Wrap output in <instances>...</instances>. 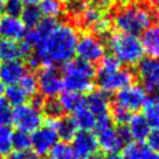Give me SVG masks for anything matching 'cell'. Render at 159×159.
Instances as JSON below:
<instances>
[{
  "instance_id": "1",
  "label": "cell",
  "mask_w": 159,
  "mask_h": 159,
  "mask_svg": "<svg viewBox=\"0 0 159 159\" xmlns=\"http://www.w3.org/2000/svg\"><path fill=\"white\" fill-rule=\"evenodd\" d=\"M77 30L69 22H56V25L35 46L28 57L32 68L40 66L65 65L73 60L77 43Z\"/></svg>"
},
{
  "instance_id": "2",
  "label": "cell",
  "mask_w": 159,
  "mask_h": 159,
  "mask_svg": "<svg viewBox=\"0 0 159 159\" xmlns=\"http://www.w3.org/2000/svg\"><path fill=\"white\" fill-rule=\"evenodd\" d=\"M111 22L119 33L138 36L151 25L159 22V13L148 4L131 1L115 11Z\"/></svg>"
},
{
  "instance_id": "3",
  "label": "cell",
  "mask_w": 159,
  "mask_h": 159,
  "mask_svg": "<svg viewBox=\"0 0 159 159\" xmlns=\"http://www.w3.org/2000/svg\"><path fill=\"white\" fill-rule=\"evenodd\" d=\"M62 85L67 91L77 94H84L91 91L96 80V69L94 65L84 62L82 60H70L63 65Z\"/></svg>"
},
{
  "instance_id": "4",
  "label": "cell",
  "mask_w": 159,
  "mask_h": 159,
  "mask_svg": "<svg viewBox=\"0 0 159 159\" xmlns=\"http://www.w3.org/2000/svg\"><path fill=\"white\" fill-rule=\"evenodd\" d=\"M107 43L109 47L111 55L120 62V65L126 67H134L144 59V50L140 43V40L136 35L115 33L108 36Z\"/></svg>"
},
{
  "instance_id": "5",
  "label": "cell",
  "mask_w": 159,
  "mask_h": 159,
  "mask_svg": "<svg viewBox=\"0 0 159 159\" xmlns=\"http://www.w3.org/2000/svg\"><path fill=\"white\" fill-rule=\"evenodd\" d=\"M95 136L98 148L109 156L117 154L125 146L117 128L112 126V122L109 116L96 118Z\"/></svg>"
},
{
  "instance_id": "6",
  "label": "cell",
  "mask_w": 159,
  "mask_h": 159,
  "mask_svg": "<svg viewBox=\"0 0 159 159\" xmlns=\"http://www.w3.org/2000/svg\"><path fill=\"white\" fill-rule=\"evenodd\" d=\"M105 54L104 41L93 33H83L79 36L75 55L79 60L94 65Z\"/></svg>"
},
{
  "instance_id": "7",
  "label": "cell",
  "mask_w": 159,
  "mask_h": 159,
  "mask_svg": "<svg viewBox=\"0 0 159 159\" xmlns=\"http://www.w3.org/2000/svg\"><path fill=\"white\" fill-rule=\"evenodd\" d=\"M12 123L16 130L32 134L43 124V112L32 103H25L13 109Z\"/></svg>"
},
{
  "instance_id": "8",
  "label": "cell",
  "mask_w": 159,
  "mask_h": 159,
  "mask_svg": "<svg viewBox=\"0 0 159 159\" xmlns=\"http://www.w3.org/2000/svg\"><path fill=\"white\" fill-rule=\"evenodd\" d=\"M56 143H59V136L49 118L30 134V151L40 158L49 153Z\"/></svg>"
},
{
  "instance_id": "9",
  "label": "cell",
  "mask_w": 159,
  "mask_h": 159,
  "mask_svg": "<svg viewBox=\"0 0 159 159\" xmlns=\"http://www.w3.org/2000/svg\"><path fill=\"white\" fill-rule=\"evenodd\" d=\"M38 91L43 98H55L63 88L61 74L55 66H43L36 75Z\"/></svg>"
},
{
  "instance_id": "10",
  "label": "cell",
  "mask_w": 159,
  "mask_h": 159,
  "mask_svg": "<svg viewBox=\"0 0 159 159\" xmlns=\"http://www.w3.org/2000/svg\"><path fill=\"white\" fill-rule=\"evenodd\" d=\"M146 97V90L142 85L131 83L116 93L114 104L125 109L130 114L137 112L143 108Z\"/></svg>"
},
{
  "instance_id": "11",
  "label": "cell",
  "mask_w": 159,
  "mask_h": 159,
  "mask_svg": "<svg viewBox=\"0 0 159 159\" xmlns=\"http://www.w3.org/2000/svg\"><path fill=\"white\" fill-rule=\"evenodd\" d=\"M134 75L129 68H119L111 73H96V81L101 90L107 94L117 93L134 82Z\"/></svg>"
},
{
  "instance_id": "12",
  "label": "cell",
  "mask_w": 159,
  "mask_h": 159,
  "mask_svg": "<svg viewBox=\"0 0 159 159\" xmlns=\"http://www.w3.org/2000/svg\"><path fill=\"white\" fill-rule=\"evenodd\" d=\"M136 74L145 90L157 93L159 89V59H142L137 65Z\"/></svg>"
},
{
  "instance_id": "13",
  "label": "cell",
  "mask_w": 159,
  "mask_h": 159,
  "mask_svg": "<svg viewBox=\"0 0 159 159\" xmlns=\"http://www.w3.org/2000/svg\"><path fill=\"white\" fill-rule=\"evenodd\" d=\"M71 142H73L71 148L81 159H88L97 153L98 145L96 136L91 131L79 130L74 138L71 139Z\"/></svg>"
},
{
  "instance_id": "14",
  "label": "cell",
  "mask_w": 159,
  "mask_h": 159,
  "mask_svg": "<svg viewBox=\"0 0 159 159\" xmlns=\"http://www.w3.org/2000/svg\"><path fill=\"white\" fill-rule=\"evenodd\" d=\"M27 28L19 16L4 15L0 18V38L10 41H20L24 39Z\"/></svg>"
},
{
  "instance_id": "15",
  "label": "cell",
  "mask_w": 159,
  "mask_h": 159,
  "mask_svg": "<svg viewBox=\"0 0 159 159\" xmlns=\"http://www.w3.org/2000/svg\"><path fill=\"white\" fill-rule=\"evenodd\" d=\"M26 73L27 68L21 60L5 61L0 65V82L6 87L18 84Z\"/></svg>"
},
{
  "instance_id": "16",
  "label": "cell",
  "mask_w": 159,
  "mask_h": 159,
  "mask_svg": "<svg viewBox=\"0 0 159 159\" xmlns=\"http://www.w3.org/2000/svg\"><path fill=\"white\" fill-rule=\"evenodd\" d=\"M84 105L94 114L96 118L109 116L110 99L103 90H91L84 97Z\"/></svg>"
},
{
  "instance_id": "17",
  "label": "cell",
  "mask_w": 159,
  "mask_h": 159,
  "mask_svg": "<svg viewBox=\"0 0 159 159\" xmlns=\"http://www.w3.org/2000/svg\"><path fill=\"white\" fill-rule=\"evenodd\" d=\"M32 54V49L25 42L19 41H10L4 40L0 41V60L5 61H14V60H21L25 57H30Z\"/></svg>"
},
{
  "instance_id": "18",
  "label": "cell",
  "mask_w": 159,
  "mask_h": 159,
  "mask_svg": "<svg viewBox=\"0 0 159 159\" xmlns=\"http://www.w3.org/2000/svg\"><path fill=\"white\" fill-rule=\"evenodd\" d=\"M139 40L145 54L152 59H159V22L146 28Z\"/></svg>"
},
{
  "instance_id": "19",
  "label": "cell",
  "mask_w": 159,
  "mask_h": 159,
  "mask_svg": "<svg viewBox=\"0 0 159 159\" xmlns=\"http://www.w3.org/2000/svg\"><path fill=\"white\" fill-rule=\"evenodd\" d=\"M126 128L131 139H134V142H144L151 131V126L149 125L148 120L144 118L143 115L138 114L132 115L130 117Z\"/></svg>"
},
{
  "instance_id": "20",
  "label": "cell",
  "mask_w": 159,
  "mask_h": 159,
  "mask_svg": "<svg viewBox=\"0 0 159 159\" xmlns=\"http://www.w3.org/2000/svg\"><path fill=\"white\" fill-rule=\"evenodd\" d=\"M52 123H53L56 134L59 136V139L63 140L65 143L70 142L79 131L73 117H63L62 116L60 118L52 119Z\"/></svg>"
},
{
  "instance_id": "21",
  "label": "cell",
  "mask_w": 159,
  "mask_h": 159,
  "mask_svg": "<svg viewBox=\"0 0 159 159\" xmlns=\"http://www.w3.org/2000/svg\"><path fill=\"white\" fill-rule=\"evenodd\" d=\"M104 16L105 15H104V12H103V8H101V7H98V6L96 5L87 6L85 10L82 12V14L77 18L76 22L82 28L93 30L95 27V25L97 22H99Z\"/></svg>"
},
{
  "instance_id": "22",
  "label": "cell",
  "mask_w": 159,
  "mask_h": 159,
  "mask_svg": "<svg viewBox=\"0 0 159 159\" xmlns=\"http://www.w3.org/2000/svg\"><path fill=\"white\" fill-rule=\"evenodd\" d=\"M59 103L61 105V109L63 112L68 114H74L75 111L81 109L82 107H84V97L81 94L73 93V91H63L60 93Z\"/></svg>"
},
{
  "instance_id": "23",
  "label": "cell",
  "mask_w": 159,
  "mask_h": 159,
  "mask_svg": "<svg viewBox=\"0 0 159 159\" xmlns=\"http://www.w3.org/2000/svg\"><path fill=\"white\" fill-rule=\"evenodd\" d=\"M143 116L151 128H159V95L152 94L146 97L143 104Z\"/></svg>"
},
{
  "instance_id": "24",
  "label": "cell",
  "mask_w": 159,
  "mask_h": 159,
  "mask_svg": "<svg viewBox=\"0 0 159 159\" xmlns=\"http://www.w3.org/2000/svg\"><path fill=\"white\" fill-rule=\"evenodd\" d=\"M151 151L143 142H130L122 149V159H150Z\"/></svg>"
},
{
  "instance_id": "25",
  "label": "cell",
  "mask_w": 159,
  "mask_h": 159,
  "mask_svg": "<svg viewBox=\"0 0 159 159\" xmlns=\"http://www.w3.org/2000/svg\"><path fill=\"white\" fill-rule=\"evenodd\" d=\"M73 119L79 130L83 131H91L95 129L96 125V117L87 107H82L81 109L75 111L73 114Z\"/></svg>"
},
{
  "instance_id": "26",
  "label": "cell",
  "mask_w": 159,
  "mask_h": 159,
  "mask_svg": "<svg viewBox=\"0 0 159 159\" xmlns=\"http://www.w3.org/2000/svg\"><path fill=\"white\" fill-rule=\"evenodd\" d=\"M39 10L41 14L49 19H56L62 15L65 11L63 0H40Z\"/></svg>"
},
{
  "instance_id": "27",
  "label": "cell",
  "mask_w": 159,
  "mask_h": 159,
  "mask_svg": "<svg viewBox=\"0 0 159 159\" xmlns=\"http://www.w3.org/2000/svg\"><path fill=\"white\" fill-rule=\"evenodd\" d=\"M42 16L43 15L41 14L38 5H35V6H25L19 18L21 19V21L25 25L26 28L32 30V28H35L36 26L39 25L40 21L43 19Z\"/></svg>"
},
{
  "instance_id": "28",
  "label": "cell",
  "mask_w": 159,
  "mask_h": 159,
  "mask_svg": "<svg viewBox=\"0 0 159 159\" xmlns=\"http://www.w3.org/2000/svg\"><path fill=\"white\" fill-rule=\"evenodd\" d=\"M2 93L5 94L4 98L10 103L11 107H14V108L25 104L26 102H27V99H28L27 95L21 90V88L18 84L7 85Z\"/></svg>"
},
{
  "instance_id": "29",
  "label": "cell",
  "mask_w": 159,
  "mask_h": 159,
  "mask_svg": "<svg viewBox=\"0 0 159 159\" xmlns=\"http://www.w3.org/2000/svg\"><path fill=\"white\" fill-rule=\"evenodd\" d=\"M50 159H81L75 153V151L69 144L65 142L56 143L54 148L50 150Z\"/></svg>"
},
{
  "instance_id": "30",
  "label": "cell",
  "mask_w": 159,
  "mask_h": 159,
  "mask_svg": "<svg viewBox=\"0 0 159 159\" xmlns=\"http://www.w3.org/2000/svg\"><path fill=\"white\" fill-rule=\"evenodd\" d=\"M13 131L10 126H0V157H7L13 151Z\"/></svg>"
},
{
  "instance_id": "31",
  "label": "cell",
  "mask_w": 159,
  "mask_h": 159,
  "mask_svg": "<svg viewBox=\"0 0 159 159\" xmlns=\"http://www.w3.org/2000/svg\"><path fill=\"white\" fill-rule=\"evenodd\" d=\"M21 90L27 95L28 98L34 97L35 95H38V80H36V75L32 74V73H26L22 79L20 80L18 83Z\"/></svg>"
},
{
  "instance_id": "32",
  "label": "cell",
  "mask_w": 159,
  "mask_h": 159,
  "mask_svg": "<svg viewBox=\"0 0 159 159\" xmlns=\"http://www.w3.org/2000/svg\"><path fill=\"white\" fill-rule=\"evenodd\" d=\"M109 117L111 119V122H114V124H116L117 126H124L128 124L130 117H131V114L118 105L110 104Z\"/></svg>"
},
{
  "instance_id": "33",
  "label": "cell",
  "mask_w": 159,
  "mask_h": 159,
  "mask_svg": "<svg viewBox=\"0 0 159 159\" xmlns=\"http://www.w3.org/2000/svg\"><path fill=\"white\" fill-rule=\"evenodd\" d=\"M13 150H20V151H25V150H30V134L21 130H16L13 132Z\"/></svg>"
},
{
  "instance_id": "34",
  "label": "cell",
  "mask_w": 159,
  "mask_h": 159,
  "mask_svg": "<svg viewBox=\"0 0 159 159\" xmlns=\"http://www.w3.org/2000/svg\"><path fill=\"white\" fill-rule=\"evenodd\" d=\"M119 68H122V65L114 55H104L99 60L98 69L96 70V73H111Z\"/></svg>"
},
{
  "instance_id": "35",
  "label": "cell",
  "mask_w": 159,
  "mask_h": 159,
  "mask_svg": "<svg viewBox=\"0 0 159 159\" xmlns=\"http://www.w3.org/2000/svg\"><path fill=\"white\" fill-rule=\"evenodd\" d=\"M42 112H45L47 117L50 119L60 118L62 117V114H63L59 101L56 98H49L45 101V104L42 107Z\"/></svg>"
},
{
  "instance_id": "36",
  "label": "cell",
  "mask_w": 159,
  "mask_h": 159,
  "mask_svg": "<svg viewBox=\"0 0 159 159\" xmlns=\"http://www.w3.org/2000/svg\"><path fill=\"white\" fill-rule=\"evenodd\" d=\"M85 7H87L85 0H66L65 2V10L75 20H77V18L82 14Z\"/></svg>"
},
{
  "instance_id": "37",
  "label": "cell",
  "mask_w": 159,
  "mask_h": 159,
  "mask_svg": "<svg viewBox=\"0 0 159 159\" xmlns=\"http://www.w3.org/2000/svg\"><path fill=\"white\" fill-rule=\"evenodd\" d=\"M13 107L4 97L0 98V126H8L12 123Z\"/></svg>"
},
{
  "instance_id": "38",
  "label": "cell",
  "mask_w": 159,
  "mask_h": 159,
  "mask_svg": "<svg viewBox=\"0 0 159 159\" xmlns=\"http://www.w3.org/2000/svg\"><path fill=\"white\" fill-rule=\"evenodd\" d=\"M24 7L25 5L21 2V0H5L4 2V12L12 16H20Z\"/></svg>"
},
{
  "instance_id": "39",
  "label": "cell",
  "mask_w": 159,
  "mask_h": 159,
  "mask_svg": "<svg viewBox=\"0 0 159 159\" xmlns=\"http://www.w3.org/2000/svg\"><path fill=\"white\" fill-rule=\"evenodd\" d=\"M145 140L148 142L146 145L151 152L153 151L156 153H159V128H154L153 130H151Z\"/></svg>"
},
{
  "instance_id": "40",
  "label": "cell",
  "mask_w": 159,
  "mask_h": 159,
  "mask_svg": "<svg viewBox=\"0 0 159 159\" xmlns=\"http://www.w3.org/2000/svg\"><path fill=\"white\" fill-rule=\"evenodd\" d=\"M7 159H35V156L30 150H14L7 156Z\"/></svg>"
},
{
  "instance_id": "41",
  "label": "cell",
  "mask_w": 159,
  "mask_h": 159,
  "mask_svg": "<svg viewBox=\"0 0 159 159\" xmlns=\"http://www.w3.org/2000/svg\"><path fill=\"white\" fill-rule=\"evenodd\" d=\"M146 4L159 13V0H146Z\"/></svg>"
},
{
  "instance_id": "42",
  "label": "cell",
  "mask_w": 159,
  "mask_h": 159,
  "mask_svg": "<svg viewBox=\"0 0 159 159\" xmlns=\"http://www.w3.org/2000/svg\"><path fill=\"white\" fill-rule=\"evenodd\" d=\"M93 1H94V4L96 6H98L101 8H104V7H107V6L109 5L111 0H93Z\"/></svg>"
},
{
  "instance_id": "43",
  "label": "cell",
  "mask_w": 159,
  "mask_h": 159,
  "mask_svg": "<svg viewBox=\"0 0 159 159\" xmlns=\"http://www.w3.org/2000/svg\"><path fill=\"white\" fill-rule=\"evenodd\" d=\"M21 2L26 6H35L40 2V0H21Z\"/></svg>"
},
{
  "instance_id": "44",
  "label": "cell",
  "mask_w": 159,
  "mask_h": 159,
  "mask_svg": "<svg viewBox=\"0 0 159 159\" xmlns=\"http://www.w3.org/2000/svg\"><path fill=\"white\" fill-rule=\"evenodd\" d=\"M111 1H114V2H116L117 5H125V4H129V2H131V0H111Z\"/></svg>"
},
{
  "instance_id": "45",
  "label": "cell",
  "mask_w": 159,
  "mask_h": 159,
  "mask_svg": "<svg viewBox=\"0 0 159 159\" xmlns=\"http://www.w3.org/2000/svg\"><path fill=\"white\" fill-rule=\"evenodd\" d=\"M88 159H108L107 157H104V156H102V154H94V156H91L90 158H88Z\"/></svg>"
},
{
  "instance_id": "46",
  "label": "cell",
  "mask_w": 159,
  "mask_h": 159,
  "mask_svg": "<svg viewBox=\"0 0 159 159\" xmlns=\"http://www.w3.org/2000/svg\"><path fill=\"white\" fill-rule=\"evenodd\" d=\"M4 2H5V0H0V15L4 12Z\"/></svg>"
},
{
  "instance_id": "47",
  "label": "cell",
  "mask_w": 159,
  "mask_h": 159,
  "mask_svg": "<svg viewBox=\"0 0 159 159\" xmlns=\"http://www.w3.org/2000/svg\"><path fill=\"white\" fill-rule=\"evenodd\" d=\"M150 159H159V153L151 154V157H150Z\"/></svg>"
},
{
  "instance_id": "48",
  "label": "cell",
  "mask_w": 159,
  "mask_h": 159,
  "mask_svg": "<svg viewBox=\"0 0 159 159\" xmlns=\"http://www.w3.org/2000/svg\"><path fill=\"white\" fill-rule=\"evenodd\" d=\"M0 65H1V63H0ZM1 91H4V88H2V84H1V82H0V93H1Z\"/></svg>"
},
{
  "instance_id": "49",
  "label": "cell",
  "mask_w": 159,
  "mask_h": 159,
  "mask_svg": "<svg viewBox=\"0 0 159 159\" xmlns=\"http://www.w3.org/2000/svg\"><path fill=\"white\" fill-rule=\"evenodd\" d=\"M38 159H47V158H45V157H41V158H38Z\"/></svg>"
},
{
  "instance_id": "50",
  "label": "cell",
  "mask_w": 159,
  "mask_h": 159,
  "mask_svg": "<svg viewBox=\"0 0 159 159\" xmlns=\"http://www.w3.org/2000/svg\"><path fill=\"white\" fill-rule=\"evenodd\" d=\"M157 95H159V89H158V90H157Z\"/></svg>"
},
{
  "instance_id": "51",
  "label": "cell",
  "mask_w": 159,
  "mask_h": 159,
  "mask_svg": "<svg viewBox=\"0 0 159 159\" xmlns=\"http://www.w3.org/2000/svg\"><path fill=\"white\" fill-rule=\"evenodd\" d=\"M0 159H4V158H2V157H0Z\"/></svg>"
}]
</instances>
